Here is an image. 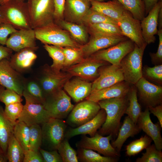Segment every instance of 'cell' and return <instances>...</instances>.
Here are the masks:
<instances>
[{"mask_svg":"<svg viewBox=\"0 0 162 162\" xmlns=\"http://www.w3.org/2000/svg\"><path fill=\"white\" fill-rule=\"evenodd\" d=\"M98 103L106 113L105 121L98 133L102 136L111 134L112 136H117L120 127L121 118L128 104L127 95L102 100Z\"/></svg>","mask_w":162,"mask_h":162,"instance_id":"1","label":"cell"},{"mask_svg":"<svg viewBox=\"0 0 162 162\" xmlns=\"http://www.w3.org/2000/svg\"><path fill=\"white\" fill-rule=\"evenodd\" d=\"M0 10L3 22L17 30L32 28L27 2L10 0L0 5Z\"/></svg>","mask_w":162,"mask_h":162,"instance_id":"2","label":"cell"},{"mask_svg":"<svg viewBox=\"0 0 162 162\" xmlns=\"http://www.w3.org/2000/svg\"><path fill=\"white\" fill-rule=\"evenodd\" d=\"M34 29L36 39L44 44L78 48L82 45L75 41L67 31L54 22Z\"/></svg>","mask_w":162,"mask_h":162,"instance_id":"3","label":"cell"},{"mask_svg":"<svg viewBox=\"0 0 162 162\" xmlns=\"http://www.w3.org/2000/svg\"><path fill=\"white\" fill-rule=\"evenodd\" d=\"M146 43L139 47L134 44L133 50L122 60L119 65L122 70L124 80L129 84L135 85L142 77V60Z\"/></svg>","mask_w":162,"mask_h":162,"instance_id":"4","label":"cell"},{"mask_svg":"<svg viewBox=\"0 0 162 162\" xmlns=\"http://www.w3.org/2000/svg\"><path fill=\"white\" fill-rule=\"evenodd\" d=\"M66 123L62 119L51 118L42 124L41 146L49 150H57L64 138Z\"/></svg>","mask_w":162,"mask_h":162,"instance_id":"5","label":"cell"},{"mask_svg":"<svg viewBox=\"0 0 162 162\" xmlns=\"http://www.w3.org/2000/svg\"><path fill=\"white\" fill-rule=\"evenodd\" d=\"M27 2L32 29L54 22V0H28Z\"/></svg>","mask_w":162,"mask_h":162,"instance_id":"6","label":"cell"},{"mask_svg":"<svg viewBox=\"0 0 162 162\" xmlns=\"http://www.w3.org/2000/svg\"><path fill=\"white\" fill-rule=\"evenodd\" d=\"M43 105L51 118L62 119L67 117L74 106L62 89L46 97Z\"/></svg>","mask_w":162,"mask_h":162,"instance_id":"7","label":"cell"},{"mask_svg":"<svg viewBox=\"0 0 162 162\" xmlns=\"http://www.w3.org/2000/svg\"><path fill=\"white\" fill-rule=\"evenodd\" d=\"M111 134L105 137L97 132L92 137L83 135L80 140L76 144L78 148L90 149L97 151L104 156L118 158L120 156L119 153L110 142L112 138Z\"/></svg>","mask_w":162,"mask_h":162,"instance_id":"8","label":"cell"},{"mask_svg":"<svg viewBox=\"0 0 162 162\" xmlns=\"http://www.w3.org/2000/svg\"><path fill=\"white\" fill-rule=\"evenodd\" d=\"M42 71L41 75L37 80L42 90L45 98L61 89L72 76L68 73L55 72L47 65L44 67Z\"/></svg>","mask_w":162,"mask_h":162,"instance_id":"9","label":"cell"},{"mask_svg":"<svg viewBox=\"0 0 162 162\" xmlns=\"http://www.w3.org/2000/svg\"><path fill=\"white\" fill-rule=\"evenodd\" d=\"M101 108L98 102L86 100L77 104L67 117L66 123L76 128L93 118Z\"/></svg>","mask_w":162,"mask_h":162,"instance_id":"10","label":"cell"},{"mask_svg":"<svg viewBox=\"0 0 162 162\" xmlns=\"http://www.w3.org/2000/svg\"><path fill=\"white\" fill-rule=\"evenodd\" d=\"M134 43L128 39L106 49L99 50L89 57L112 64L119 65L122 59L134 48Z\"/></svg>","mask_w":162,"mask_h":162,"instance_id":"11","label":"cell"},{"mask_svg":"<svg viewBox=\"0 0 162 162\" xmlns=\"http://www.w3.org/2000/svg\"><path fill=\"white\" fill-rule=\"evenodd\" d=\"M24 98L26 103L19 121L30 126L34 124L42 125L51 118L43 104L28 98Z\"/></svg>","mask_w":162,"mask_h":162,"instance_id":"12","label":"cell"},{"mask_svg":"<svg viewBox=\"0 0 162 162\" xmlns=\"http://www.w3.org/2000/svg\"><path fill=\"white\" fill-rule=\"evenodd\" d=\"M25 81L11 66L9 60H0V85L22 96Z\"/></svg>","mask_w":162,"mask_h":162,"instance_id":"13","label":"cell"},{"mask_svg":"<svg viewBox=\"0 0 162 162\" xmlns=\"http://www.w3.org/2000/svg\"><path fill=\"white\" fill-rule=\"evenodd\" d=\"M123 35L132 40L139 47L145 43L143 38L141 21L134 17L131 14L126 10L118 21Z\"/></svg>","mask_w":162,"mask_h":162,"instance_id":"14","label":"cell"},{"mask_svg":"<svg viewBox=\"0 0 162 162\" xmlns=\"http://www.w3.org/2000/svg\"><path fill=\"white\" fill-rule=\"evenodd\" d=\"M135 85L140 100L147 107L162 104V86L153 84L143 76Z\"/></svg>","mask_w":162,"mask_h":162,"instance_id":"15","label":"cell"},{"mask_svg":"<svg viewBox=\"0 0 162 162\" xmlns=\"http://www.w3.org/2000/svg\"><path fill=\"white\" fill-rule=\"evenodd\" d=\"M106 64V61L89 57L68 67L67 71L72 76H76L83 79H93L98 77V69Z\"/></svg>","mask_w":162,"mask_h":162,"instance_id":"16","label":"cell"},{"mask_svg":"<svg viewBox=\"0 0 162 162\" xmlns=\"http://www.w3.org/2000/svg\"><path fill=\"white\" fill-rule=\"evenodd\" d=\"M91 35L89 41L80 47L84 57H89L99 50L107 48L128 39L124 36H114L98 34Z\"/></svg>","mask_w":162,"mask_h":162,"instance_id":"17","label":"cell"},{"mask_svg":"<svg viewBox=\"0 0 162 162\" xmlns=\"http://www.w3.org/2000/svg\"><path fill=\"white\" fill-rule=\"evenodd\" d=\"M98 76L92 83V91L108 87L124 80L119 65L105 66L98 70Z\"/></svg>","mask_w":162,"mask_h":162,"instance_id":"18","label":"cell"},{"mask_svg":"<svg viewBox=\"0 0 162 162\" xmlns=\"http://www.w3.org/2000/svg\"><path fill=\"white\" fill-rule=\"evenodd\" d=\"M36 39L34 29L17 30L8 38L5 45L15 52L26 48L36 50L38 48Z\"/></svg>","mask_w":162,"mask_h":162,"instance_id":"19","label":"cell"},{"mask_svg":"<svg viewBox=\"0 0 162 162\" xmlns=\"http://www.w3.org/2000/svg\"><path fill=\"white\" fill-rule=\"evenodd\" d=\"M162 7V0L158 3L149 11L146 17L141 21V26L143 38L147 44L154 43L155 35L157 34L158 18L159 10Z\"/></svg>","mask_w":162,"mask_h":162,"instance_id":"20","label":"cell"},{"mask_svg":"<svg viewBox=\"0 0 162 162\" xmlns=\"http://www.w3.org/2000/svg\"><path fill=\"white\" fill-rule=\"evenodd\" d=\"M106 118L105 110L101 109L97 115L92 119L82 125L75 128H70L66 130L64 138L68 140L79 135H89L94 136L105 122Z\"/></svg>","mask_w":162,"mask_h":162,"instance_id":"21","label":"cell"},{"mask_svg":"<svg viewBox=\"0 0 162 162\" xmlns=\"http://www.w3.org/2000/svg\"><path fill=\"white\" fill-rule=\"evenodd\" d=\"M150 113L147 107L145 110L142 112L138 117L137 124L141 130L150 137L154 142L157 149L161 151L162 138L161 130L162 128L159 122L154 124L150 117Z\"/></svg>","mask_w":162,"mask_h":162,"instance_id":"22","label":"cell"},{"mask_svg":"<svg viewBox=\"0 0 162 162\" xmlns=\"http://www.w3.org/2000/svg\"><path fill=\"white\" fill-rule=\"evenodd\" d=\"M91 7L88 0H65L64 17L68 21L81 24Z\"/></svg>","mask_w":162,"mask_h":162,"instance_id":"23","label":"cell"},{"mask_svg":"<svg viewBox=\"0 0 162 162\" xmlns=\"http://www.w3.org/2000/svg\"><path fill=\"white\" fill-rule=\"evenodd\" d=\"M130 88V84L124 80L108 87L92 91L86 99L98 102L102 100L123 97L127 95Z\"/></svg>","mask_w":162,"mask_h":162,"instance_id":"24","label":"cell"},{"mask_svg":"<svg viewBox=\"0 0 162 162\" xmlns=\"http://www.w3.org/2000/svg\"><path fill=\"white\" fill-rule=\"evenodd\" d=\"M92 83L80 77L68 80L63 88L73 100L77 102L87 98L91 93Z\"/></svg>","mask_w":162,"mask_h":162,"instance_id":"25","label":"cell"},{"mask_svg":"<svg viewBox=\"0 0 162 162\" xmlns=\"http://www.w3.org/2000/svg\"><path fill=\"white\" fill-rule=\"evenodd\" d=\"M35 51L31 48H26L16 52L9 60L11 66L19 72L29 69L37 58Z\"/></svg>","mask_w":162,"mask_h":162,"instance_id":"26","label":"cell"},{"mask_svg":"<svg viewBox=\"0 0 162 162\" xmlns=\"http://www.w3.org/2000/svg\"><path fill=\"white\" fill-rule=\"evenodd\" d=\"M91 7L96 11L114 20L116 22L119 20L126 10L117 0L107 2H90Z\"/></svg>","mask_w":162,"mask_h":162,"instance_id":"27","label":"cell"},{"mask_svg":"<svg viewBox=\"0 0 162 162\" xmlns=\"http://www.w3.org/2000/svg\"><path fill=\"white\" fill-rule=\"evenodd\" d=\"M137 124L128 116L124 119L120 127L117 138L112 142L111 144L119 153L122 147L126 140L130 137H133L141 130Z\"/></svg>","mask_w":162,"mask_h":162,"instance_id":"28","label":"cell"},{"mask_svg":"<svg viewBox=\"0 0 162 162\" xmlns=\"http://www.w3.org/2000/svg\"><path fill=\"white\" fill-rule=\"evenodd\" d=\"M54 22L67 31L72 38L80 44L83 45L88 41V32L86 27L83 24L70 22L64 19Z\"/></svg>","mask_w":162,"mask_h":162,"instance_id":"29","label":"cell"},{"mask_svg":"<svg viewBox=\"0 0 162 162\" xmlns=\"http://www.w3.org/2000/svg\"><path fill=\"white\" fill-rule=\"evenodd\" d=\"M14 125L6 116L4 110L0 105V148L6 155L8 143L13 134Z\"/></svg>","mask_w":162,"mask_h":162,"instance_id":"30","label":"cell"},{"mask_svg":"<svg viewBox=\"0 0 162 162\" xmlns=\"http://www.w3.org/2000/svg\"><path fill=\"white\" fill-rule=\"evenodd\" d=\"M137 94L135 86L130 87L127 94L128 104L125 112V114H127L136 124L142 112L141 106L138 102Z\"/></svg>","mask_w":162,"mask_h":162,"instance_id":"31","label":"cell"},{"mask_svg":"<svg viewBox=\"0 0 162 162\" xmlns=\"http://www.w3.org/2000/svg\"><path fill=\"white\" fill-rule=\"evenodd\" d=\"M86 27L90 34H98L111 36H124L117 24L106 22L91 25Z\"/></svg>","mask_w":162,"mask_h":162,"instance_id":"32","label":"cell"},{"mask_svg":"<svg viewBox=\"0 0 162 162\" xmlns=\"http://www.w3.org/2000/svg\"><path fill=\"white\" fill-rule=\"evenodd\" d=\"M44 47L53 60L50 68L55 72H60L64 68L65 60L62 47L48 44H44Z\"/></svg>","mask_w":162,"mask_h":162,"instance_id":"33","label":"cell"},{"mask_svg":"<svg viewBox=\"0 0 162 162\" xmlns=\"http://www.w3.org/2000/svg\"><path fill=\"white\" fill-rule=\"evenodd\" d=\"M79 161L82 162H116L118 158L102 156L92 149L79 148L77 152Z\"/></svg>","mask_w":162,"mask_h":162,"instance_id":"34","label":"cell"},{"mask_svg":"<svg viewBox=\"0 0 162 162\" xmlns=\"http://www.w3.org/2000/svg\"><path fill=\"white\" fill-rule=\"evenodd\" d=\"M25 151L14 137L11 136L8 144L6 156L9 162H23Z\"/></svg>","mask_w":162,"mask_h":162,"instance_id":"35","label":"cell"},{"mask_svg":"<svg viewBox=\"0 0 162 162\" xmlns=\"http://www.w3.org/2000/svg\"><path fill=\"white\" fill-rule=\"evenodd\" d=\"M22 96L44 104L45 98L42 90L37 80L25 82Z\"/></svg>","mask_w":162,"mask_h":162,"instance_id":"36","label":"cell"},{"mask_svg":"<svg viewBox=\"0 0 162 162\" xmlns=\"http://www.w3.org/2000/svg\"><path fill=\"white\" fill-rule=\"evenodd\" d=\"M130 12L134 17L140 21L145 16V9L142 0H117Z\"/></svg>","mask_w":162,"mask_h":162,"instance_id":"37","label":"cell"},{"mask_svg":"<svg viewBox=\"0 0 162 162\" xmlns=\"http://www.w3.org/2000/svg\"><path fill=\"white\" fill-rule=\"evenodd\" d=\"M29 126L17 120L14 126L13 135L25 151L29 148Z\"/></svg>","mask_w":162,"mask_h":162,"instance_id":"38","label":"cell"},{"mask_svg":"<svg viewBox=\"0 0 162 162\" xmlns=\"http://www.w3.org/2000/svg\"><path fill=\"white\" fill-rule=\"evenodd\" d=\"M110 23L118 25L117 22L96 11L91 7L83 18L81 24L85 26L102 23Z\"/></svg>","mask_w":162,"mask_h":162,"instance_id":"39","label":"cell"},{"mask_svg":"<svg viewBox=\"0 0 162 162\" xmlns=\"http://www.w3.org/2000/svg\"><path fill=\"white\" fill-rule=\"evenodd\" d=\"M152 140L147 134L130 142L126 146V154L128 156L135 155L151 145Z\"/></svg>","mask_w":162,"mask_h":162,"instance_id":"40","label":"cell"},{"mask_svg":"<svg viewBox=\"0 0 162 162\" xmlns=\"http://www.w3.org/2000/svg\"><path fill=\"white\" fill-rule=\"evenodd\" d=\"M64 54V67H68L81 61L84 58L80 47L70 46L62 47Z\"/></svg>","mask_w":162,"mask_h":162,"instance_id":"41","label":"cell"},{"mask_svg":"<svg viewBox=\"0 0 162 162\" xmlns=\"http://www.w3.org/2000/svg\"><path fill=\"white\" fill-rule=\"evenodd\" d=\"M63 162H78L77 153L70 146L67 139L64 138L57 150Z\"/></svg>","mask_w":162,"mask_h":162,"instance_id":"42","label":"cell"},{"mask_svg":"<svg viewBox=\"0 0 162 162\" xmlns=\"http://www.w3.org/2000/svg\"><path fill=\"white\" fill-rule=\"evenodd\" d=\"M42 143V131L40 125L34 124L30 126L29 149L39 151Z\"/></svg>","mask_w":162,"mask_h":162,"instance_id":"43","label":"cell"},{"mask_svg":"<svg viewBox=\"0 0 162 162\" xmlns=\"http://www.w3.org/2000/svg\"><path fill=\"white\" fill-rule=\"evenodd\" d=\"M142 153L141 157L137 158L136 162H162V152L158 150L154 144L150 145Z\"/></svg>","mask_w":162,"mask_h":162,"instance_id":"44","label":"cell"},{"mask_svg":"<svg viewBox=\"0 0 162 162\" xmlns=\"http://www.w3.org/2000/svg\"><path fill=\"white\" fill-rule=\"evenodd\" d=\"M142 76L146 79L162 86V64L155 65L152 67L145 66L142 69Z\"/></svg>","mask_w":162,"mask_h":162,"instance_id":"45","label":"cell"},{"mask_svg":"<svg viewBox=\"0 0 162 162\" xmlns=\"http://www.w3.org/2000/svg\"><path fill=\"white\" fill-rule=\"evenodd\" d=\"M23 106L21 102L5 106L4 110V114L8 119L14 124L20 116Z\"/></svg>","mask_w":162,"mask_h":162,"instance_id":"46","label":"cell"},{"mask_svg":"<svg viewBox=\"0 0 162 162\" xmlns=\"http://www.w3.org/2000/svg\"><path fill=\"white\" fill-rule=\"evenodd\" d=\"M21 96L14 91L8 89H4L0 96V101L5 106L17 102H21Z\"/></svg>","mask_w":162,"mask_h":162,"instance_id":"47","label":"cell"},{"mask_svg":"<svg viewBox=\"0 0 162 162\" xmlns=\"http://www.w3.org/2000/svg\"><path fill=\"white\" fill-rule=\"evenodd\" d=\"M157 34L159 44L157 51L149 53L152 62L155 65L162 64V29H158Z\"/></svg>","mask_w":162,"mask_h":162,"instance_id":"48","label":"cell"},{"mask_svg":"<svg viewBox=\"0 0 162 162\" xmlns=\"http://www.w3.org/2000/svg\"><path fill=\"white\" fill-rule=\"evenodd\" d=\"M17 30L9 24L5 22L0 24V45H6L8 36Z\"/></svg>","mask_w":162,"mask_h":162,"instance_id":"49","label":"cell"},{"mask_svg":"<svg viewBox=\"0 0 162 162\" xmlns=\"http://www.w3.org/2000/svg\"><path fill=\"white\" fill-rule=\"evenodd\" d=\"M39 151L43 157L44 162H63L57 150L48 151L40 148Z\"/></svg>","mask_w":162,"mask_h":162,"instance_id":"50","label":"cell"},{"mask_svg":"<svg viewBox=\"0 0 162 162\" xmlns=\"http://www.w3.org/2000/svg\"><path fill=\"white\" fill-rule=\"evenodd\" d=\"M23 162H44V160L39 150L28 149L25 151Z\"/></svg>","mask_w":162,"mask_h":162,"instance_id":"51","label":"cell"},{"mask_svg":"<svg viewBox=\"0 0 162 162\" xmlns=\"http://www.w3.org/2000/svg\"><path fill=\"white\" fill-rule=\"evenodd\" d=\"M54 22L64 19L65 0H54Z\"/></svg>","mask_w":162,"mask_h":162,"instance_id":"52","label":"cell"},{"mask_svg":"<svg viewBox=\"0 0 162 162\" xmlns=\"http://www.w3.org/2000/svg\"><path fill=\"white\" fill-rule=\"evenodd\" d=\"M150 113L156 116L158 119L160 125L162 128V104H160L155 106H148L147 107Z\"/></svg>","mask_w":162,"mask_h":162,"instance_id":"53","label":"cell"},{"mask_svg":"<svg viewBox=\"0 0 162 162\" xmlns=\"http://www.w3.org/2000/svg\"><path fill=\"white\" fill-rule=\"evenodd\" d=\"M12 51L7 46L0 45V60L4 59H9L12 55Z\"/></svg>","mask_w":162,"mask_h":162,"instance_id":"54","label":"cell"},{"mask_svg":"<svg viewBox=\"0 0 162 162\" xmlns=\"http://www.w3.org/2000/svg\"><path fill=\"white\" fill-rule=\"evenodd\" d=\"M159 0H142L145 5V16L147 15L149 11L158 3Z\"/></svg>","mask_w":162,"mask_h":162,"instance_id":"55","label":"cell"},{"mask_svg":"<svg viewBox=\"0 0 162 162\" xmlns=\"http://www.w3.org/2000/svg\"><path fill=\"white\" fill-rule=\"evenodd\" d=\"M158 29H162V7L160 9L158 15Z\"/></svg>","mask_w":162,"mask_h":162,"instance_id":"56","label":"cell"},{"mask_svg":"<svg viewBox=\"0 0 162 162\" xmlns=\"http://www.w3.org/2000/svg\"><path fill=\"white\" fill-rule=\"evenodd\" d=\"M8 161L6 155L4 153H0V162H6Z\"/></svg>","mask_w":162,"mask_h":162,"instance_id":"57","label":"cell"},{"mask_svg":"<svg viewBox=\"0 0 162 162\" xmlns=\"http://www.w3.org/2000/svg\"><path fill=\"white\" fill-rule=\"evenodd\" d=\"M4 89H5L4 87L1 85H0V96L2 92Z\"/></svg>","mask_w":162,"mask_h":162,"instance_id":"58","label":"cell"},{"mask_svg":"<svg viewBox=\"0 0 162 162\" xmlns=\"http://www.w3.org/2000/svg\"><path fill=\"white\" fill-rule=\"evenodd\" d=\"M90 2L91 1H96V2H104V1L107 0H88Z\"/></svg>","mask_w":162,"mask_h":162,"instance_id":"59","label":"cell"},{"mask_svg":"<svg viewBox=\"0 0 162 162\" xmlns=\"http://www.w3.org/2000/svg\"><path fill=\"white\" fill-rule=\"evenodd\" d=\"M3 22V20L1 14L0 10V24L2 23Z\"/></svg>","mask_w":162,"mask_h":162,"instance_id":"60","label":"cell"},{"mask_svg":"<svg viewBox=\"0 0 162 162\" xmlns=\"http://www.w3.org/2000/svg\"><path fill=\"white\" fill-rule=\"evenodd\" d=\"M10 0H3V3L4 2H6L8 1H9ZM21 0V1H24L25 0Z\"/></svg>","mask_w":162,"mask_h":162,"instance_id":"61","label":"cell"},{"mask_svg":"<svg viewBox=\"0 0 162 162\" xmlns=\"http://www.w3.org/2000/svg\"><path fill=\"white\" fill-rule=\"evenodd\" d=\"M3 2V0H0V5L2 4Z\"/></svg>","mask_w":162,"mask_h":162,"instance_id":"62","label":"cell"},{"mask_svg":"<svg viewBox=\"0 0 162 162\" xmlns=\"http://www.w3.org/2000/svg\"><path fill=\"white\" fill-rule=\"evenodd\" d=\"M0 153H4L1 150V149L0 148Z\"/></svg>","mask_w":162,"mask_h":162,"instance_id":"63","label":"cell"}]
</instances>
